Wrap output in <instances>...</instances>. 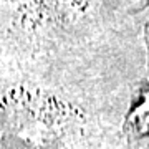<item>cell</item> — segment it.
Returning <instances> with one entry per match:
<instances>
[{
    "mask_svg": "<svg viewBox=\"0 0 149 149\" xmlns=\"http://www.w3.org/2000/svg\"><path fill=\"white\" fill-rule=\"evenodd\" d=\"M129 124L138 134H149V95L144 96L141 103L133 109L129 116Z\"/></svg>",
    "mask_w": 149,
    "mask_h": 149,
    "instance_id": "obj_1",
    "label": "cell"
}]
</instances>
